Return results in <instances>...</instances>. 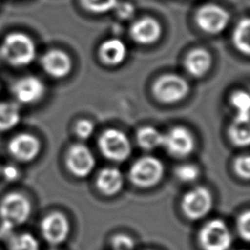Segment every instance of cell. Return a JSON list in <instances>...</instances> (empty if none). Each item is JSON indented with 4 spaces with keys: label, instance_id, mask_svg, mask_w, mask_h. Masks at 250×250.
<instances>
[{
    "label": "cell",
    "instance_id": "1",
    "mask_svg": "<svg viewBox=\"0 0 250 250\" xmlns=\"http://www.w3.org/2000/svg\"><path fill=\"white\" fill-rule=\"evenodd\" d=\"M36 45L32 38L22 32H11L4 36L0 44L1 61L12 67H24L36 58Z\"/></svg>",
    "mask_w": 250,
    "mask_h": 250
},
{
    "label": "cell",
    "instance_id": "2",
    "mask_svg": "<svg viewBox=\"0 0 250 250\" xmlns=\"http://www.w3.org/2000/svg\"><path fill=\"white\" fill-rule=\"evenodd\" d=\"M32 211L30 200L21 192L11 191L0 201V223L4 230L10 231L25 224Z\"/></svg>",
    "mask_w": 250,
    "mask_h": 250
},
{
    "label": "cell",
    "instance_id": "3",
    "mask_svg": "<svg viewBox=\"0 0 250 250\" xmlns=\"http://www.w3.org/2000/svg\"><path fill=\"white\" fill-rule=\"evenodd\" d=\"M197 241L202 250H229L233 236L225 221L214 218L201 226L197 233Z\"/></svg>",
    "mask_w": 250,
    "mask_h": 250
},
{
    "label": "cell",
    "instance_id": "4",
    "mask_svg": "<svg viewBox=\"0 0 250 250\" xmlns=\"http://www.w3.org/2000/svg\"><path fill=\"white\" fill-rule=\"evenodd\" d=\"M181 211L186 219L197 222L206 218L213 208V196L204 187H196L187 191L180 203Z\"/></svg>",
    "mask_w": 250,
    "mask_h": 250
},
{
    "label": "cell",
    "instance_id": "5",
    "mask_svg": "<svg viewBox=\"0 0 250 250\" xmlns=\"http://www.w3.org/2000/svg\"><path fill=\"white\" fill-rule=\"evenodd\" d=\"M164 174L162 162L154 156L139 158L129 171L130 181L138 188H149L158 185Z\"/></svg>",
    "mask_w": 250,
    "mask_h": 250
},
{
    "label": "cell",
    "instance_id": "6",
    "mask_svg": "<svg viewBox=\"0 0 250 250\" xmlns=\"http://www.w3.org/2000/svg\"><path fill=\"white\" fill-rule=\"evenodd\" d=\"M39 230L46 243L57 247L62 245L68 239L71 232V225L65 214L54 211L41 219Z\"/></svg>",
    "mask_w": 250,
    "mask_h": 250
},
{
    "label": "cell",
    "instance_id": "7",
    "mask_svg": "<svg viewBox=\"0 0 250 250\" xmlns=\"http://www.w3.org/2000/svg\"><path fill=\"white\" fill-rule=\"evenodd\" d=\"M99 147L102 153L112 161L121 162L131 154L129 138L118 129H107L99 138Z\"/></svg>",
    "mask_w": 250,
    "mask_h": 250
},
{
    "label": "cell",
    "instance_id": "8",
    "mask_svg": "<svg viewBox=\"0 0 250 250\" xmlns=\"http://www.w3.org/2000/svg\"><path fill=\"white\" fill-rule=\"evenodd\" d=\"M152 91L161 103L174 104L188 94L189 86L186 79L177 74H164L154 82Z\"/></svg>",
    "mask_w": 250,
    "mask_h": 250
},
{
    "label": "cell",
    "instance_id": "9",
    "mask_svg": "<svg viewBox=\"0 0 250 250\" xmlns=\"http://www.w3.org/2000/svg\"><path fill=\"white\" fill-rule=\"evenodd\" d=\"M195 21L204 32L208 34H218L229 24V14L223 7L208 3L197 10Z\"/></svg>",
    "mask_w": 250,
    "mask_h": 250
},
{
    "label": "cell",
    "instance_id": "10",
    "mask_svg": "<svg viewBox=\"0 0 250 250\" xmlns=\"http://www.w3.org/2000/svg\"><path fill=\"white\" fill-rule=\"evenodd\" d=\"M7 150L16 161L28 163L39 155L41 143L37 137L29 133H19L8 141Z\"/></svg>",
    "mask_w": 250,
    "mask_h": 250
},
{
    "label": "cell",
    "instance_id": "11",
    "mask_svg": "<svg viewBox=\"0 0 250 250\" xmlns=\"http://www.w3.org/2000/svg\"><path fill=\"white\" fill-rule=\"evenodd\" d=\"M46 88L41 79L34 75H25L15 80L11 85V93L17 104H33L39 102Z\"/></svg>",
    "mask_w": 250,
    "mask_h": 250
},
{
    "label": "cell",
    "instance_id": "12",
    "mask_svg": "<svg viewBox=\"0 0 250 250\" xmlns=\"http://www.w3.org/2000/svg\"><path fill=\"white\" fill-rule=\"evenodd\" d=\"M194 139L184 127H175L163 135L162 146L173 156L186 157L194 149Z\"/></svg>",
    "mask_w": 250,
    "mask_h": 250
},
{
    "label": "cell",
    "instance_id": "13",
    "mask_svg": "<svg viewBox=\"0 0 250 250\" xmlns=\"http://www.w3.org/2000/svg\"><path fill=\"white\" fill-rule=\"evenodd\" d=\"M69 172L77 178L88 177L96 164L92 151L83 145H73L67 151L65 157Z\"/></svg>",
    "mask_w": 250,
    "mask_h": 250
},
{
    "label": "cell",
    "instance_id": "14",
    "mask_svg": "<svg viewBox=\"0 0 250 250\" xmlns=\"http://www.w3.org/2000/svg\"><path fill=\"white\" fill-rule=\"evenodd\" d=\"M42 69L53 78H63L71 71L70 57L61 50H50L40 59Z\"/></svg>",
    "mask_w": 250,
    "mask_h": 250
},
{
    "label": "cell",
    "instance_id": "15",
    "mask_svg": "<svg viewBox=\"0 0 250 250\" xmlns=\"http://www.w3.org/2000/svg\"><path fill=\"white\" fill-rule=\"evenodd\" d=\"M162 33L160 23L152 18H143L136 21L131 28L130 35L139 44L147 45L156 42Z\"/></svg>",
    "mask_w": 250,
    "mask_h": 250
},
{
    "label": "cell",
    "instance_id": "16",
    "mask_svg": "<svg viewBox=\"0 0 250 250\" xmlns=\"http://www.w3.org/2000/svg\"><path fill=\"white\" fill-rule=\"evenodd\" d=\"M96 186L102 194L114 196L122 190L124 178L117 168L106 167L99 172L96 179Z\"/></svg>",
    "mask_w": 250,
    "mask_h": 250
},
{
    "label": "cell",
    "instance_id": "17",
    "mask_svg": "<svg viewBox=\"0 0 250 250\" xmlns=\"http://www.w3.org/2000/svg\"><path fill=\"white\" fill-rule=\"evenodd\" d=\"M128 50L125 43L118 38H110L102 43L99 49L101 60L107 65L121 64L127 57Z\"/></svg>",
    "mask_w": 250,
    "mask_h": 250
},
{
    "label": "cell",
    "instance_id": "18",
    "mask_svg": "<svg viewBox=\"0 0 250 250\" xmlns=\"http://www.w3.org/2000/svg\"><path fill=\"white\" fill-rule=\"evenodd\" d=\"M212 65L210 53L202 48H196L188 53L185 61L187 71L194 77L204 76Z\"/></svg>",
    "mask_w": 250,
    "mask_h": 250
},
{
    "label": "cell",
    "instance_id": "19",
    "mask_svg": "<svg viewBox=\"0 0 250 250\" xmlns=\"http://www.w3.org/2000/svg\"><path fill=\"white\" fill-rule=\"evenodd\" d=\"M21 119L19 104L10 101L0 102V133L14 129Z\"/></svg>",
    "mask_w": 250,
    "mask_h": 250
},
{
    "label": "cell",
    "instance_id": "20",
    "mask_svg": "<svg viewBox=\"0 0 250 250\" xmlns=\"http://www.w3.org/2000/svg\"><path fill=\"white\" fill-rule=\"evenodd\" d=\"M231 143L237 146H247L250 142L249 119L234 117L228 131Z\"/></svg>",
    "mask_w": 250,
    "mask_h": 250
},
{
    "label": "cell",
    "instance_id": "21",
    "mask_svg": "<svg viewBox=\"0 0 250 250\" xmlns=\"http://www.w3.org/2000/svg\"><path fill=\"white\" fill-rule=\"evenodd\" d=\"M234 47L242 54L248 55L250 52V20L241 19L235 26L232 34Z\"/></svg>",
    "mask_w": 250,
    "mask_h": 250
},
{
    "label": "cell",
    "instance_id": "22",
    "mask_svg": "<svg viewBox=\"0 0 250 250\" xmlns=\"http://www.w3.org/2000/svg\"><path fill=\"white\" fill-rule=\"evenodd\" d=\"M137 142L142 148L152 150L162 146L163 134L154 127L146 126L138 131Z\"/></svg>",
    "mask_w": 250,
    "mask_h": 250
},
{
    "label": "cell",
    "instance_id": "23",
    "mask_svg": "<svg viewBox=\"0 0 250 250\" xmlns=\"http://www.w3.org/2000/svg\"><path fill=\"white\" fill-rule=\"evenodd\" d=\"M9 250H40L38 239L29 232L13 235L8 241Z\"/></svg>",
    "mask_w": 250,
    "mask_h": 250
},
{
    "label": "cell",
    "instance_id": "24",
    "mask_svg": "<svg viewBox=\"0 0 250 250\" xmlns=\"http://www.w3.org/2000/svg\"><path fill=\"white\" fill-rule=\"evenodd\" d=\"M230 104L236 110L237 117L249 119L250 97L245 91H236L230 97Z\"/></svg>",
    "mask_w": 250,
    "mask_h": 250
},
{
    "label": "cell",
    "instance_id": "25",
    "mask_svg": "<svg viewBox=\"0 0 250 250\" xmlns=\"http://www.w3.org/2000/svg\"><path fill=\"white\" fill-rule=\"evenodd\" d=\"M110 250H136L135 239L124 232L113 234L109 239Z\"/></svg>",
    "mask_w": 250,
    "mask_h": 250
},
{
    "label": "cell",
    "instance_id": "26",
    "mask_svg": "<svg viewBox=\"0 0 250 250\" xmlns=\"http://www.w3.org/2000/svg\"><path fill=\"white\" fill-rule=\"evenodd\" d=\"M83 7L95 14H104L114 9L118 0H80Z\"/></svg>",
    "mask_w": 250,
    "mask_h": 250
},
{
    "label": "cell",
    "instance_id": "27",
    "mask_svg": "<svg viewBox=\"0 0 250 250\" xmlns=\"http://www.w3.org/2000/svg\"><path fill=\"white\" fill-rule=\"evenodd\" d=\"M235 230L242 241L250 240V212L248 209L241 212L236 218Z\"/></svg>",
    "mask_w": 250,
    "mask_h": 250
},
{
    "label": "cell",
    "instance_id": "28",
    "mask_svg": "<svg viewBox=\"0 0 250 250\" xmlns=\"http://www.w3.org/2000/svg\"><path fill=\"white\" fill-rule=\"evenodd\" d=\"M176 177L184 183H192L199 176V169L193 164H182L175 170Z\"/></svg>",
    "mask_w": 250,
    "mask_h": 250
},
{
    "label": "cell",
    "instance_id": "29",
    "mask_svg": "<svg viewBox=\"0 0 250 250\" xmlns=\"http://www.w3.org/2000/svg\"><path fill=\"white\" fill-rule=\"evenodd\" d=\"M234 171L242 179L248 180L250 178V158L248 155H241L235 159Z\"/></svg>",
    "mask_w": 250,
    "mask_h": 250
},
{
    "label": "cell",
    "instance_id": "30",
    "mask_svg": "<svg viewBox=\"0 0 250 250\" xmlns=\"http://www.w3.org/2000/svg\"><path fill=\"white\" fill-rule=\"evenodd\" d=\"M94 130H95L94 124L87 119L79 120L75 125V133L82 140L89 139L93 135Z\"/></svg>",
    "mask_w": 250,
    "mask_h": 250
},
{
    "label": "cell",
    "instance_id": "31",
    "mask_svg": "<svg viewBox=\"0 0 250 250\" xmlns=\"http://www.w3.org/2000/svg\"><path fill=\"white\" fill-rule=\"evenodd\" d=\"M113 10L121 20H128L135 14V6L130 2H117Z\"/></svg>",
    "mask_w": 250,
    "mask_h": 250
},
{
    "label": "cell",
    "instance_id": "32",
    "mask_svg": "<svg viewBox=\"0 0 250 250\" xmlns=\"http://www.w3.org/2000/svg\"><path fill=\"white\" fill-rule=\"evenodd\" d=\"M0 176L8 182H14L20 177V170L14 164H6L0 167Z\"/></svg>",
    "mask_w": 250,
    "mask_h": 250
},
{
    "label": "cell",
    "instance_id": "33",
    "mask_svg": "<svg viewBox=\"0 0 250 250\" xmlns=\"http://www.w3.org/2000/svg\"><path fill=\"white\" fill-rule=\"evenodd\" d=\"M145 250H152V249H145Z\"/></svg>",
    "mask_w": 250,
    "mask_h": 250
},
{
    "label": "cell",
    "instance_id": "34",
    "mask_svg": "<svg viewBox=\"0 0 250 250\" xmlns=\"http://www.w3.org/2000/svg\"><path fill=\"white\" fill-rule=\"evenodd\" d=\"M239 250H246V249H239Z\"/></svg>",
    "mask_w": 250,
    "mask_h": 250
},
{
    "label": "cell",
    "instance_id": "35",
    "mask_svg": "<svg viewBox=\"0 0 250 250\" xmlns=\"http://www.w3.org/2000/svg\"><path fill=\"white\" fill-rule=\"evenodd\" d=\"M0 62H1V57H0Z\"/></svg>",
    "mask_w": 250,
    "mask_h": 250
},
{
    "label": "cell",
    "instance_id": "36",
    "mask_svg": "<svg viewBox=\"0 0 250 250\" xmlns=\"http://www.w3.org/2000/svg\"><path fill=\"white\" fill-rule=\"evenodd\" d=\"M52 250H55V249H52Z\"/></svg>",
    "mask_w": 250,
    "mask_h": 250
},
{
    "label": "cell",
    "instance_id": "37",
    "mask_svg": "<svg viewBox=\"0 0 250 250\" xmlns=\"http://www.w3.org/2000/svg\"><path fill=\"white\" fill-rule=\"evenodd\" d=\"M0 167H1V166H0Z\"/></svg>",
    "mask_w": 250,
    "mask_h": 250
}]
</instances>
